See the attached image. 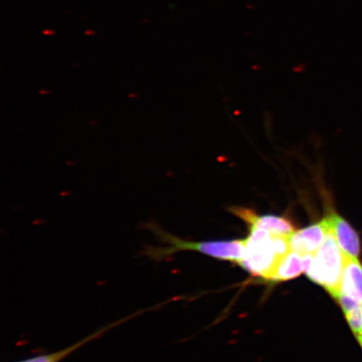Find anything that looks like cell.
Here are the masks:
<instances>
[{"instance_id": "cell-1", "label": "cell", "mask_w": 362, "mask_h": 362, "mask_svg": "<svg viewBox=\"0 0 362 362\" xmlns=\"http://www.w3.org/2000/svg\"><path fill=\"white\" fill-rule=\"evenodd\" d=\"M144 228L151 232L166 247H153L146 245L142 251L143 256L153 261H162L180 251H197L203 255H209L216 259L240 262L243 259L245 250V240L223 242L192 243L184 241L173 236L155 223H144Z\"/></svg>"}, {"instance_id": "cell-2", "label": "cell", "mask_w": 362, "mask_h": 362, "mask_svg": "<svg viewBox=\"0 0 362 362\" xmlns=\"http://www.w3.org/2000/svg\"><path fill=\"white\" fill-rule=\"evenodd\" d=\"M346 257L328 226L325 241L315 252L310 269L306 271L308 277L336 298L341 293Z\"/></svg>"}, {"instance_id": "cell-3", "label": "cell", "mask_w": 362, "mask_h": 362, "mask_svg": "<svg viewBox=\"0 0 362 362\" xmlns=\"http://www.w3.org/2000/svg\"><path fill=\"white\" fill-rule=\"evenodd\" d=\"M250 234L245 240L243 259L239 262L253 276L269 280L281 259L276 253L274 235L261 228H248Z\"/></svg>"}, {"instance_id": "cell-4", "label": "cell", "mask_w": 362, "mask_h": 362, "mask_svg": "<svg viewBox=\"0 0 362 362\" xmlns=\"http://www.w3.org/2000/svg\"><path fill=\"white\" fill-rule=\"evenodd\" d=\"M230 211L246 223L248 228H264L274 236L291 238L296 232V226L286 217L274 215L259 216L256 211L245 207H233Z\"/></svg>"}, {"instance_id": "cell-5", "label": "cell", "mask_w": 362, "mask_h": 362, "mask_svg": "<svg viewBox=\"0 0 362 362\" xmlns=\"http://www.w3.org/2000/svg\"><path fill=\"white\" fill-rule=\"evenodd\" d=\"M328 208V214L325 219L339 247L346 256L357 259L361 253V240L358 233L349 221L337 214L332 207Z\"/></svg>"}, {"instance_id": "cell-6", "label": "cell", "mask_w": 362, "mask_h": 362, "mask_svg": "<svg viewBox=\"0 0 362 362\" xmlns=\"http://www.w3.org/2000/svg\"><path fill=\"white\" fill-rule=\"evenodd\" d=\"M156 308V306L153 305L152 307L147 308V309L139 310L132 315L124 317L123 319H120L110 325H107L105 327H103L96 330V332L89 334L87 337L81 339L78 342H76L74 345L64 348V349L49 353V354L30 357V358H27L17 362H61L62 360H64L66 357L70 356L72 353L78 351L81 347L85 346L86 344L100 338L103 337V334L110 332V329L119 327V325L127 322V321L134 319L135 317L146 313V312L152 311L155 310Z\"/></svg>"}, {"instance_id": "cell-7", "label": "cell", "mask_w": 362, "mask_h": 362, "mask_svg": "<svg viewBox=\"0 0 362 362\" xmlns=\"http://www.w3.org/2000/svg\"><path fill=\"white\" fill-rule=\"evenodd\" d=\"M328 232L327 221L321 220L320 223L312 224L307 228L296 230L289 238V246L292 251L301 255H315L322 245Z\"/></svg>"}, {"instance_id": "cell-8", "label": "cell", "mask_w": 362, "mask_h": 362, "mask_svg": "<svg viewBox=\"0 0 362 362\" xmlns=\"http://www.w3.org/2000/svg\"><path fill=\"white\" fill-rule=\"evenodd\" d=\"M313 255H301L291 250L279 261L269 280L284 282L298 277L310 269Z\"/></svg>"}, {"instance_id": "cell-9", "label": "cell", "mask_w": 362, "mask_h": 362, "mask_svg": "<svg viewBox=\"0 0 362 362\" xmlns=\"http://www.w3.org/2000/svg\"><path fill=\"white\" fill-rule=\"evenodd\" d=\"M341 292L362 303V264L356 257H346Z\"/></svg>"}, {"instance_id": "cell-10", "label": "cell", "mask_w": 362, "mask_h": 362, "mask_svg": "<svg viewBox=\"0 0 362 362\" xmlns=\"http://www.w3.org/2000/svg\"><path fill=\"white\" fill-rule=\"evenodd\" d=\"M345 315L346 317L348 324H349L350 327L352 329V332H354L356 338L360 337L362 330V306Z\"/></svg>"}, {"instance_id": "cell-11", "label": "cell", "mask_w": 362, "mask_h": 362, "mask_svg": "<svg viewBox=\"0 0 362 362\" xmlns=\"http://www.w3.org/2000/svg\"><path fill=\"white\" fill-rule=\"evenodd\" d=\"M357 339H358V341H362V330H361V336L357 337Z\"/></svg>"}, {"instance_id": "cell-12", "label": "cell", "mask_w": 362, "mask_h": 362, "mask_svg": "<svg viewBox=\"0 0 362 362\" xmlns=\"http://www.w3.org/2000/svg\"><path fill=\"white\" fill-rule=\"evenodd\" d=\"M359 342H360V344H361V345L362 346V341H360Z\"/></svg>"}]
</instances>
